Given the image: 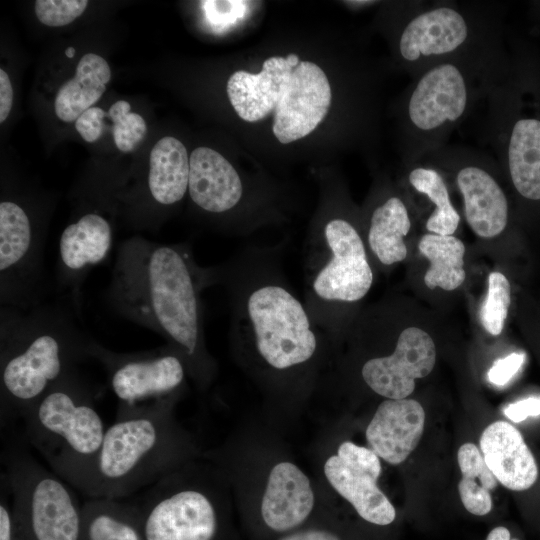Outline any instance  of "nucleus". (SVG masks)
Instances as JSON below:
<instances>
[{"label":"nucleus","mask_w":540,"mask_h":540,"mask_svg":"<svg viewBox=\"0 0 540 540\" xmlns=\"http://www.w3.org/2000/svg\"><path fill=\"white\" fill-rule=\"evenodd\" d=\"M304 303L328 341L348 327L347 312L370 291L374 272L357 226L343 216L325 218L305 244Z\"/></svg>","instance_id":"obj_8"},{"label":"nucleus","mask_w":540,"mask_h":540,"mask_svg":"<svg viewBox=\"0 0 540 540\" xmlns=\"http://www.w3.org/2000/svg\"><path fill=\"white\" fill-rule=\"evenodd\" d=\"M111 79L107 61L94 53L80 59L75 76L58 90L54 101L57 117L64 122H73L91 108L103 95Z\"/></svg>","instance_id":"obj_25"},{"label":"nucleus","mask_w":540,"mask_h":540,"mask_svg":"<svg viewBox=\"0 0 540 540\" xmlns=\"http://www.w3.org/2000/svg\"><path fill=\"white\" fill-rule=\"evenodd\" d=\"M457 461L462 474L458 491L463 506L473 515L488 514L492 509L490 491L497 486V479L482 453L475 444L465 443L458 450Z\"/></svg>","instance_id":"obj_29"},{"label":"nucleus","mask_w":540,"mask_h":540,"mask_svg":"<svg viewBox=\"0 0 540 540\" xmlns=\"http://www.w3.org/2000/svg\"><path fill=\"white\" fill-rule=\"evenodd\" d=\"M176 403L116 412L105 432L88 498H130L192 461L196 450L175 421Z\"/></svg>","instance_id":"obj_5"},{"label":"nucleus","mask_w":540,"mask_h":540,"mask_svg":"<svg viewBox=\"0 0 540 540\" xmlns=\"http://www.w3.org/2000/svg\"><path fill=\"white\" fill-rule=\"evenodd\" d=\"M486 540H518L511 538V534L506 527L499 526L492 529L487 535Z\"/></svg>","instance_id":"obj_39"},{"label":"nucleus","mask_w":540,"mask_h":540,"mask_svg":"<svg viewBox=\"0 0 540 540\" xmlns=\"http://www.w3.org/2000/svg\"><path fill=\"white\" fill-rule=\"evenodd\" d=\"M436 362V347L424 330L403 329L392 353L367 359L360 375L366 386L386 399H406L415 389V380L431 373Z\"/></svg>","instance_id":"obj_17"},{"label":"nucleus","mask_w":540,"mask_h":540,"mask_svg":"<svg viewBox=\"0 0 540 540\" xmlns=\"http://www.w3.org/2000/svg\"><path fill=\"white\" fill-rule=\"evenodd\" d=\"M79 540H145L128 499L89 498L82 504Z\"/></svg>","instance_id":"obj_26"},{"label":"nucleus","mask_w":540,"mask_h":540,"mask_svg":"<svg viewBox=\"0 0 540 540\" xmlns=\"http://www.w3.org/2000/svg\"><path fill=\"white\" fill-rule=\"evenodd\" d=\"M189 157L183 143L171 136L161 138L150 152L148 194L156 205L169 207L188 191Z\"/></svg>","instance_id":"obj_24"},{"label":"nucleus","mask_w":540,"mask_h":540,"mask_svg":"<svg viewBox=\"0 0 540 540\" xmlns=\"http://www.w3.org/2000/svg\"><path fill=\"white\" fill-rule=\"evenodd\" d=\"M9 492L3 481H1L0 497V540H24L21 536L13 517Z\"/></svg>","instance_id":"obj_36"},{"label":"nucleus","mask_w":540,"mask_h":540,"mask_svg":"<svg viewBox=\"0 0 540 540\" xmlns=\"http://www.w3.org/2000/svg\"><path fill=\"white\" fill-rule=\"evenodd\" d=\"M300 62L296 54L287 57H270L258 74L244 70L234 72L227 82V94L240 118L255 122L274 112L288 74Z\"/></svg>","instance_id":"obj_21"},{"label":"nucleus","mask_w":540,"mask_h":540,"mask_svg":"<svg viewBox=\"0 0 540 540\" xmlns=\"http://www.w3.org/2000/svg\"><path fill=\"white\" fill-rule=\"evenodd\" d=\"M332 100L329 80L313 62L292 67L274 111L273 133L282 144L310 134L327 115Z\"/></svg>","instance_id":"obj_18"},{"label":"nucleus","mask_w":540,"mask_h":540,"mask_svg":"<svg viewBox=\"0 0 540 540\" xmlns=\"http://www.w3.org/2000/svg\"><path fill=\"white\" fill-rule=\"evenodd\" d=\"M283 244L250 245L213 266L230 304V340L259 377L274 387L311 383L328 339L288 283Z\"/></svg>","instance_id":"obj_1"},{"label":"nucleus","mask_w":540,"mask_h":540,"mask_svg":"<svg viewBox=\"0 0 540 540\" xmlns=\"http://www.w3.org/2000/svg\"><path fill=\"white\" fill-rule=\"evenodd\" d=\"M526 359L525 353L513 352L497 359L487 373L488 380L496 386H505L519 372Z\"/></svg>","instance_id":"obj_33"},{"label":"nucleus","mask_w":540,"mask_h":540,"mask_svg":"<svg viewBox=\"0 0 540 540\" xmlns=\"http://www.w3.org/2000/svg\"><path fill=\"white\" fill-rule=\"evenodd\" d=\"M510 304L511 286L507 277L501 272H491L487 295L479 311L480 321L488 333L497 336L502 332Z\"/></svg>","instance_id":"obj_30"},{"label":"nucleus","mask_w":540,"mask_h":540,"mask_svg":"<svg viewBox=\"0 0 540 540\" xmlns=\"http://www.w3.org/2000/svg\"><path fill=\"white\" fill-rule=\"evenodd\" d=\"M211 286H215L213 267L198 264L190 244L132 237L118 246L106 297L118 315L174 347L189 376L205 389L217 372L206 347L201 298Z\"/></svg>","instance_id":"obj_2"},{"label":"nucleus","mask_w":540,"mask_h":540,"mask_svg":"<svg viewBox=\"0 0 540 540\" xmlns=\"http://www.w3.org/2000/svg\"><path fill=\"white\" fill-rule=\"evenodd\" d=\"M480 450L497 481L507 489L524 491L536 482V460L510 423L495 421L488 425L480 437Z\"/></svg>","instance_id":"obj_22"},{"label":"nucleus","mask_w":540,"mask_h":540,"mask_svg":"<svg viewBox=\"0 0 540 540\" xmlns=\"http://www.w3.org/2000/svg\"><path fill=\"white\" fill-rule=\"evenodd\" d=\"M90 358L103 366L118 400L117 411L177 402L189 376L184 359L168 344L149 351L118 353L94 340Z\"/></svg>","instance_id":"obj_12"},{"label":"nucleus","mask_w":540,"mask_h":540,"mask_svg":"<svg viewBox=\"0 0 540 540\" xmlns=\"http://www.w3.org/2000/svg\"><path fill=\"white\" fill-rule=\"evenodd\" d=\"M1 462V480L23 539L79 540L82 504L68 483L16 445L5 448Z\"/></svg>","instance_id":"obj_11"},{"label":"nucleus","mask_w":540,"mask_h":540,"mask_svg":"<svg viewBox=\"0 0 540 540\" xmlns=\"http://www.w3.org/2000/svg\"><path fill=\"white\" fill-rule=\"evenodd\" d=\"M188 193L202 211L222 215L235 210L243 200V181L232 164L208 147L194 149L189 157Z\"/></svg>","instance_id":"obj_20"},{"label":"nucleus","mask_w":540,"mask_h":540,"mask_svg":"<svg viewBox=\"0 0 540 540\" xmlns=\"http://www.w3.org/2000/svg\"><path fill=\"white\" fill-rule=\"evenodd\" d=\"M113 232L102 215L89 212L63 230L55 269L57 293L80 316L82 287L90 270L103 262L112 248Z\"/></svg>","instance_id":"obj_16"},{"label":"nucleus","mask_w":540,"mask_h":540,"mask_svg":"<svg viewBox=\"0 0 540 540\" xmlns=\"http://www.w3.org/2000/svg\"><path fill=\"white\" fill-rule=\"evenodd\" d=\"M275 540H346L327 519L312 523Z\"/></svg>","instance_id":"obj_34"},{"label":"nucleus","mask_w":540,"mask_h":540,"mask_svg":"<svg viewBox=\"0 0 540 540\" xmlns=\"http://www.w3.org/2000/svg\"><path fill=\"white\" fill-rule=\"evenodd\" d=\"M504 414L515 423L522 422L528 417L540 416V395L529 396L507 405Z\"/></svg>","instance_id":"obj_37"},{"label":"nucleus","mask_w":540,"mask_h":540,"mask_svg":"<svg viewBox=\"0 0 540 540\" xmlns=\"http://www.w3.org/2000/svg\"><path fill=\"white\" fill-rule=\"evenodd\" d=\"M418 248L430 263L424 275L429 289L452 291L464 282L465 245L459 238L427 233L421 237Z\"/></svg>","instance_id":"obj_27"},{"label":"nucleus","mask_w":540,"mask_h":540,"mask_svg":"<svg viewBox=\"0 0 540 540\" xmlns=\"http://www.w3.org/2000/svg\"><path fill=\"white\" fill-rule=\"evenodd\" d=\"M64 304L0 308V421L7 426L90 358L94 341Z\"/></svg>","instance_id":"obj_3"},{"label":"nucleus","mask_w":540,"mask_h":540,"mask_svg":"<svg viewBox=\"0 0 540 540\" xmlns=\"http://www.w3.org/2000/svg\"><path fill=\"white\" fill-rule=\"evenodd\" d=\"M396 36V53L412 76L445 60L507 38L503 5L486 1L407 3Z\"/></svg>","instance_id":"obj_10"},{"label":"nucleus","mask_w":540,"mask_h":540,"mask_svg":"<svg viewBox=\"0 0 540 540\" xmlns=\"http://www.w3.org/2000/svg\"><path fill=\"white\" fill-rule=\"evenodd\" d=\"M130 108L129 102L119 100L113 103L108 111V116L114 122V143L122 152L132 151L147 132L143 117L137 113H131Z\"/></svg>","instance_id":"obj_31"},{"label":"nucleus","mask_w":540,"mask_h":540,"mask_svg":"<svg viewBox=\"0 0 540 540\" xmlns=\"http://www.w3.org/2000/svg\"><path fill=\"white\" fill-rule=\"evenodd\" d=\"M221 478L188 462L127 498L145 540H237Z\"/></svg>","instance_id":"obj_9"},{"label":"nucleus","mask_w":540,"mask_h":540,"mask_svg":"<svg viewBox=\"0 0 540 540\" xmlns=\"http://www.w3.org/2000/svg\"><path fill=\"white\" fill-rule=\"evenodd\" d=\"M530 17L533 26L540 29V1L532 2L530 5Z\"/></svg>","instance_id":"obj_40"},{"label":"nucleus","mask_w":540,"mask_h":540,"mask_svg":"<svg viewBox=\"0 0 540 540\" xmlns=\"http://www.w3.org/2000/svg\"><path fill=\"white\" fill-rule=\"evenodd\" d=\"M411 226L405 202L397 195H389L370 212L366 248L385 267L399 263L407 256L404 238Z\"/></svg>","instance_id":"obj_23"},{"label":"nucleus","mask_w":540,"mask_h":540,"mask_svg":"<svg viewBox=\"0 0 540 540\" xmlns=\"http://www.w3.org/2000/svg\"><path fill=\"white\" fill-rule=\"evenodd\" d=\"M13 89L8 74L0 69V122L3 123L12 109Z\"/></svg>","instance_id":"obj_38"},{"label":"nucleus","mask_w":540,"mask_h":540,"mask_svg":"<svg viewBox=\"0 0 540 540\" xmlns=\"http://www.w3.org/2000/svg\"><path fill=\"white\" fill-rule=\"evenodd\" d=\"M407 179L415 191L423 194L434 205L426 221L429 233L453 235L461 218L451 202L441 171L428 163L419 162L412 165Z\"/></svg>","instance_id":"obj_28"},{"label":"nucleus","mask_w":540,"mask_h":540,"mask_svg":"<svg viewBox=\"0 0 540 540\" xmlns=\"http://www.w3.org/2000/svg\"><path fill=\"white\" fill-rule=\"evenodd\" d=\"M21 420L26 441L52 472L87 496L106 428L78 369L51 387Z\"/></svg>","instance_id":"obj_7"},{"label":"nucleus","mask_w":540,"mask_h":540,"mask_svg":"<svg viewBox=\"0 0 540 540\" xmlns=\"http://www.w3.org/2000/svg\"><path fill=\"white\" fill-rule=\"evenodd\" d=\"M87 5L86 0H37L35 13L41 23L51 27H60L78 18Z\"/></svg>","instance_id":"obj_32"},{"label":"nucleus","mask_w":540,"mask_h":540,"mask_svg":"<svg viewBox=\"0 0 540 540\" xmlns=\"http://www.w3.org/2000/svg\"><path fill=\"white\" fill-rule=\"evenodd\" d=\"M316 497L309 477L290 461L270 470L256 512L247 522L258 540H275L312 523Z\"/></svg>","instance_id":"obj_14"},{"label":"nucleus","mask_w":540,"mask_h":540,"mask_svg":"<svg viewBox=\"0 0 540 540\" xmlns=\"http://www.w3.org/2000/svg\"><path fill=\"white\" fill-rule=\"evenodd\" d=\"M425 412L413 399H386L377 407L365 436L368 447L389 464L404 462L423 434Z\"/></svg>","instance_id":"obj_19"},{"label":"nucleus","mask_w":540,"mask_h":540,"mask_svg":"<svg viewBox=\"0 0 540 540\" xmlns=\"http://www.w3.org/2000/svg\"><path fill=\"white\" fill-rule=\"evenodd\" d=\"M508 39L511 65L485 101V134L518 197L540 204V55Z\"/></svg>","instance_id":"obj_6"},{"label":"nucleus","mask_w":540,"mask_h":540,"mask_svg":"<svg viewBox=\"0 0 540 540\" xmlns=\"http://www.w3.org/2000/svg\"><path fill=\"white\" fill-rule=\"evenodd\" d=\"M510 65L507 35L501 42L435 64L414 77L401 108L407 164L419 163L446 146Z\"/></svg>","instance_id":"obj_4"},{"label":"nucleus","mask_w":540,"mask_h":540,"mask_svg":"<svg viewBox=\"0 0 540 540\" xmlns=\"http://www.w3.org/2000/svg\"><path fill=\"white\" fill-rule=\"evenodd\" d=\"M490 157L474 148L446 145L424 159L453 174L463 198L466 221L484 239L504 232L510 217L507 195L492 170L497 163L494 165Z\"/></svg>","instance_id":"obj_13"},{"label":"nucleus","mask_w":540,"mask_h":540,"mask_svg":"<svg viewBox=\"0 0 540 540\" xmlns=\"http://www.w3.org/2000/svg\"><path fill=\"white\" fill-rule=\"evenodd\" d=\"M75 54V49L73 47H69L65 51V55L69 58H72Z\"/></svg>","instance_id":"obj_41"},{"label":"nucleus","mask_w":540,"mask_h":540,"mask_svg":"<svg viewBox=\"0 0 540 540\" xmlns=\"http://www.w3.org/2000/svg\"><path fill=\"white\" fill-rule=\"evenodd\" d=\"M381 461L369 447L342 442L324 463V475L332 488L365 522L384 527L392 524L396 510L377 485Z\"/></svg>","instance_id":"obj_15"},{"label":"nucleus","mask_w":540,"mask_h":540,"mask_svg":"<svg viewBox=\"0 0 540 540\" xmlns=\"http://www.w3.org/2000/svg\"><path fill=\"white\" fill-rule=\"evenodd\" d=\"M108 116L102 108L91 107L75 121V129L89 143L97 141L103 133V118Z\"/></svg>","instance_id":"obj_35"}]
</instances>
